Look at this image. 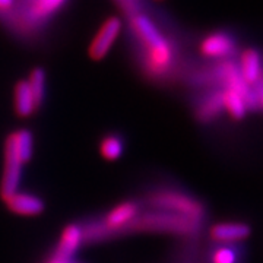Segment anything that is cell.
Returning a JSON list of instances; mask_svg holds the SVG:
<instances>
[{
    "mask_svg": "<svg viewBox=\"0 0 263 263\" xmlns=\"http://www.w3.org/2000/svg\"><path fill=\"white\" fill-rule=\"evenodd\" d=\"M130 29L138 43V63L146 78L154 82H165L179 72L180 53L177 44L171 41L152 19L136 12L129 15Z\"/></svg>",
    "mask_w": 263,
    "mask_h": 263,
    "instance_id": "cell-1",
    "label": "cell"
},
{
    "mask_svg": "<svg viewBox=\"0 0 263 263\" xmlns=\"http://www.w3.org/2000/svg\"><path fill=\"white\" fill-rule=\"evenodd\" d=\"M206 227L208 224L205 222H200L187 216L167 212V211L143 208L141 214L127 227V235L136 234V233H154V234L176 235L180 240H195V238H202Z\"/></svg>",
    "mask_w": 263,
    "mask_h": 263,
    "instance_id": "cell-2",
    "label": "cell"
},
{
    "mask_svg": "<svg viewBox=\"0 0 263 263\" xmlns=\"http://www.w3.org/2000/svg\"><path fill=\"white\" fill-rule=\"evenodd\" d=\"M141 200L143 206L149 209L179 214L205 224H208L209 219L206 203L196 195L187 192V189L176 184H160L149 189Z\"/></svg>",
    "mask_w": 263,
    "mask_h": 263,
    "instance_id": "cell-3",
    "label": "cell"
},
{
    "mask_svg": "<svg viewBox=\"0 0 263 263\" xmlns=\"http://www.w3.org/2000/svg\"><path fill=\"white\" fill-rule=\"evenodd\" d=\"M241 51L240 37L234 29H216L206 34L199 43V53L211 62L235 59Z\"/></svg>",
    "mask_w": 263,
    "mask_h": 263,
    "instance_id": "cell-4",
    "label": "cell"
},
{
    "mask_svg": "<svg viewBox=\"0 0 263 263\" xmlns=\"http://www.w3.org/2000/svg\"><path fill=\"white\" fill-rule=\"evenodd\" d=\"M192 110L196 122L200 124H212L216 120H219L226 114L222 89L219 88L197 89V94L193 98Z\"/></svg>",
    "mask_w": 263,
    "mask_h": 263,
    "instance_id": "cell-5",
    "label": "cell"
},
{
    "mask_svg": "<svg viewBox=\"0 0 263 263\" xmlns=\"http://www.w3.org/2000/svg\"><path fill=\"white\" fill-rule=\"evenodd\" d=\"M27 162L21 158L18 151L15 149L9 138L5 141V162H3V174L0 183V196L8 199L13 193H16L22 180V168Z\"/></svg>",
    "mask_w": 263,
    "mask_h": 263,
    "instance_id": "cell-6",
    "label": "cell"
},
{
    "mask_svg": "<svg viewBox=\"0 0 263 263\" xmlns=\"http://www.w3.org/2000/svg\"><path fill=\"white\" fill-rule=\"evenodd\" d=\"M22 10V24L25 28L43 27L59 10L67 3V0H29Z\"/></svg>",
    "mask_w": 263,
    "mask_h": 263,
    "instance_id": "cell-7",
    "label": "cell"
},
{
    "mask_svg": "<svg viewBox=\"0 0 263 263\" xmlns=\"http://www.w3.org/2000/svg\"><path fill=\"white\" fill-rule=\"evenodd\" d=\"M252 233V226L241 221H224L208 227L211 243H246Z\"/></svg>",
    "mask_w": 263,
    "mask_h": 263,
    "instance_id": "cell-8",
    "label": "cell"
},
{
    "mask_svg": "<svg viewBox=\"0 0 263 263\" xmlns=\"http://www.w3.org/2000/svg\"><path fill=\"white\" fill-rule=\"evenodd\" d=\"M82 246H84V235H82V228H81L79 221L70 222L60 233V237L53 247L51 253L48 254V257L59 259V260L75 259L76 253L79 252Z\"/></svg>",
    "mask_w": 263,
    "mask_h": 263,
    "instance_id": "cell-9",
    "label": "cell"
},
{
    "mask_svg": "<svg viewBox=\"0 0 263 263\" xmlns=\"http://www.w3.org/2000/svg\"><path fill=\"white\" fill-rule=\"evenodd\" d=\"M122 31V21L117 16H111L104 21L101 28L98 29L97 35L91 41L88 53L92 60H101L108 54L110 48L113 47L116 40Z\"/></svg>",
    "mask_w": 263,
    "mask_h": 263,
    "instance_id": "cell-10",
    "label": "cell"
},
{
    "mask_svg": "<svg viewBox=\"0 0 263 263\" xmlns=\"http://www.w3.org/2000/svg\"><path fill=\"white\" fill-rule=\"evenodd\" d=\"M205 263H246V243H211L203 250Z\"/></svg>",
    "mask_w": 263,
    "mask_h": 263,
    "instance_id": "cell-11",
    "label": "cell"
},
{
    "mask_svg": "<svg viewBox=\"0 0 263 263\" xmlns=\"http://www.w3.org/2000/svg\"><path fill=\"white\" fill-rule=\"evenodd\" d=\"M240 75L250 88L260 79L263 72V51L256 47L243 48L237 56Z\"/></svg>",
    "mask_w": 263,
    "mask_h": 263,
    "instance_id": "cell-12",
    "label": "cell"
},
{
    "mask_svg": "<svg viewBox=\"0 0 263 263\" xmlns=\"http://www.w3.org/2000/svg\"><path fill=\"white\" fill-rule=\"evenodd\" d=\"M5 203L10 212L21 216H38L46 209V203L41 197L22 190H18L12 196L5 199Z\"/></svg>",
    "mask_w": 263,
    "mask_h": 263,
    "instance_id": "cell-13",
    "label": "cell"
},
{
    "mask_svg": "<svg viewBox=\"0 0 263 263\" xmlns=\"http://www.w3.org/2000/svg\"><path fill=\"white\" fill-rule=\"evenodd\" d=\"M13 105H15V113L18 114L19 117H22V119H27L29 116H32L38 110L27 79H21L15 85V89H13Z\"/></svg>",
    "mask_w": 263,
    "mask_h": 263,
    "instance_id": "cell-14",
    "label": "cell"
},
{
    "mask_svg": "<svg viewBox=\"0 0 263 263\" xmlns=\"http://www.w3.org/2000/svg\"><path fill=\"white\" fill-rule=\"evenodd\" d=\"M124 138L120 133H105L100 141V154L104 160L117 161L124 152Z\"/></svg>",
    "mask_w": 263,
    "mask_h": 263,
    "instance_id": "cell-15",
    "label": "cell"
},
{
    "mask_svg": "<svg viewBox=\"0 0 263 263\" xmlns=\"http://www.w3.org/2000/svg\"><path fill=\"white\" fill-rule=\"evenodd\" d=\"M27 82H28L29 89L32 92L35 105H37V108H40L43 105V103H44V100H46V92H47V89H46L47 76H46L44 69L43 67H34L29 72Z\"/></svg>",
    "mask_w": 263,
    "mask_h": 263,
    "instance_id": "cell-16",
    "label": "cell"
},
{
    "mask_svg": "<svg viewBox=\"0 0 263 263\" xmlns=\"http://www.w3.org/2000/svg\"><path fill=\"white\" fill-rule=\"evenodd\" d=\"M199 240H202V238H199ZM199 240H189L187 241V252L186 253L184 252V249H183V257H181V263H195L197 260V256L200 253V249H199V246L195 245L197 243Z\"/></svg>",
    "mask_w": 263,
    "mask_h": 263,
    "instance_id": "cell-17",
    "label": "cell"
},
{
    "mask_svg": "<svg viewBox=\"0 0 263 263\" xmlns=\"http://www.w3.org/2000/svg\"><path fill=\"white\" fill-rule=\"evenodd\" d=\"M119 6L122 8L127 15H133L136 12H141L139 6H141V0H117Z\"/></svg>",
    "mask_w": 263,
    "mask_h": 263,
    "instance_id": "cell-18",
    "label": "cell"
},
{
    "mask_svg": "<svg viewBox=\"0 0 263 263\" xmlns=\"http://www.w3.org/2000/svg\"><path fill=\"white\" fill-rule=\"evenodd\" d=\"M252 89H253V94L256 97L257 105H259V111H263V72L260 79L256 82L254 86H252Z\"/></svg>",
    "mask_w": 263,
    "mask_h": 263,
    "instance_id": "cell-19",
    "label": "cell"
},
{
    "mask_svg": "<svg viewBox=\"0 0 263 263\" xmlns=\"http://www.w3.org/2000/svg\"><path fill=\"white\" fill-rule=\"evenodd\" d=\"M15 6V0H0V12H9Z\"/></svg>",
    "mask_w": 263,
    "mask_h": 263,
    "instance_id": "cell-20",
    "label": "cell"
},
{
    "mask_svg": "<svg viewBox=\"0 0 263 263\" xmlns=\"http://www.w3.org/2000/svg\"><path fill=\"white\" fill-rule=\"evenodd\" d=\"M46 263H79V262H76L75 259H69V260H59V259H51V257H47Z\"/></svg>",
    "mask_w": 263,
    "mask_h": 263,
    "instance_id": "cell-21",
    "label": "cell"
},
{
    "mask_svg": "<svg viewBox=\"0 0 263 263\" xmlns=\"http://www.w3.org/2000/svg\"><path fill=\"white\" fill-rule=\"evenodd\" d=\"M25 2H29V0H25Z\"/></svg>",
    "mask_w": 263,
    "mask_h": 263,
    "instance_id": "cell-22",
    "label": "cell"
}]
</instances>
